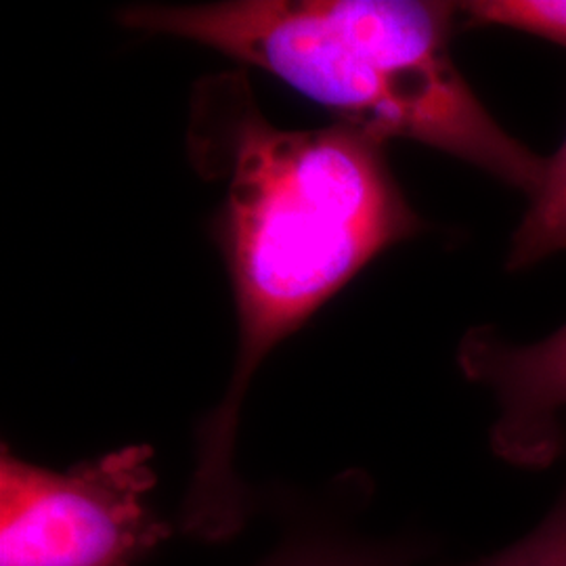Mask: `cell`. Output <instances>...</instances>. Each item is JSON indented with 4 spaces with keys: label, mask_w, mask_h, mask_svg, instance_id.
<instances>
[{
    "label": "cell",
    "mask_w": 566,
    "mask_h": 566,
    "mask_svg": "<svg viewBox=\"0 0 566 566\" xmlns=\"http://www.w3.org/2000/svg\"><path fill=\"white\" fill-rule=\"evenodd\" d=\"M189 147L206 175L223 182L214 235L233 292L238 355L223 401L198 428L181 526L206 542H223L248 516L233 449L256 369L422 223L388 168L385 143L343 122L280 128L259 109L242 74L203 81Z\"/></svg>",
    "instance_id": "obj_1"
},
{
    "label": "cell",
    "mask_w": 566,
    "mask_h": 566,
    "mask_svg": "<svg viewBox=\"0 0 566 566\" xmlns=\"http://www.w3.org/2000/svg\"><path fill=\"white\" fill-rule=\"evenodd\" d=\"M460 4L422 0H223L143 4L126 28L259 67L378 142L446 151L531 198L547 160L512 139L451 57Z\"/></svg>",
    "instance_id": "obj_2"
},
{
    "label": "cell",
    "mask_w": 566,
    "mask_h": 566,
    "mask_svg": "<svg viewBox=\"0 0 566 566\" xmlns=\"http://www.w3.org/2000/svg\"><path fill=\"white\" fill-rule=\"evenodd\" d=\"M154 451L128 446L55 472L0 455V566H139L170 535L149 506Z\"/></svg>",
    "instance_id": "obj_3"
},
{
    "label": "cell",
    "mask_w": 566,
    "mask_h": 566,
    "mask_svg": "<svg viewBox=\"0 0 566 566\" xmlns=\"http://www.w3.org/2000/svg\"><path fill=\"white\" fill-rule=\"evenodd\" d=\"M460 365L497 399L495 451L514 464H549L565 443L566 325L526 346L500 343L476 329L465 336Z\"/></svg>",
    "instance_id": "obj_4"
},
{
    "label": "cell",
    "mask_w": 566,
    "mask_h": 566,
    "mask_svg": "<svg viewBox=\"0 0 566 566\" xmlns=\"http://www.w3.org/2000/svg\"><path fill=\"white\" fill-rule=\"evenodd\" d=\"M566 248V142L547 160L546 175L512 238L510 269L539 263Z\"/></svg>",
    "instance_id": "obj_5"
},
{
    "label": "cell",
    "mask_w": 566,
    "mask_h": 566,
    "mask_svg": "<svg viewBox=\"0 0 566 566\" xmlns=\"http://www.w3.org/2000/svg\"><path fill=\"white\" fill-rule=\"evenodd\" d=\"M460 15L472 25L521 30L566 46V0H474L460 4Z\"/></svg>",
    "instance_id": "obj_6"
},
{
    "label": "cell",
    "mask_w": 566,
    "mask_h": 566,
    "mask_svg": "<svg viewBox=\"0 0 566 566\" xmlns=\"http://www.w3.org/2000/svg\"><path fill=\"white\" fill-rule=\"evenodd\" d=\"M472 566H566V491L542 525L514 546Z\"/></svg>",
    "instance_id": "obj_7"
},
{
    "label": "cell",
    "mask_w": 566,
    "mask_h": 566,
    "mask_svg": "<svg viewBox=\"0 0 566 566\" xmlns=\"http://www.w3.org/2000/svg\"><path fill=\"white\" fill-rule=\"evenodd\" d=\"M266 566H399L397 560L380 554L344 549V547L301 546L287 549Z\"/></svg>",
    "instance_id": "obj_8"
}]
</instances>
